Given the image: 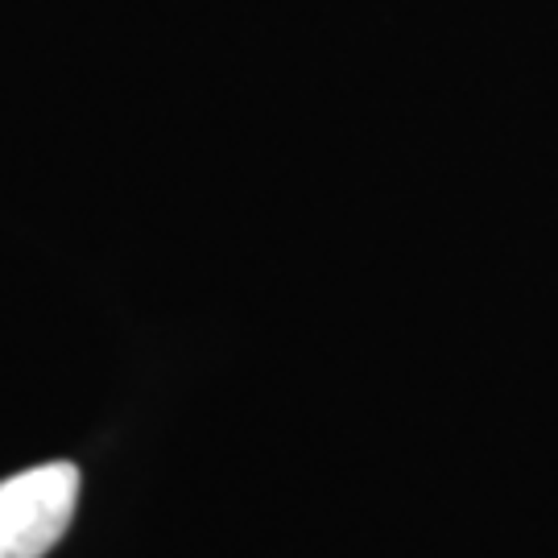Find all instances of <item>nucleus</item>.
<instances>
[{
  "instance_id": "nucleus-1",
  "label": "nucleus",
  "mask_w": 558,
  "mask_h": 558,
  "mask_svg": "<svg viewBox=\"0 0 558 558\" xmlns=\"http://www.w3.org/2000/svg\"><path fill=\"white\" fill-rule=\"evenodd\" d=\"M80 500L71 463H41L0 484V558H41L66 534Z\"/></svg>"
}]
</instances>
